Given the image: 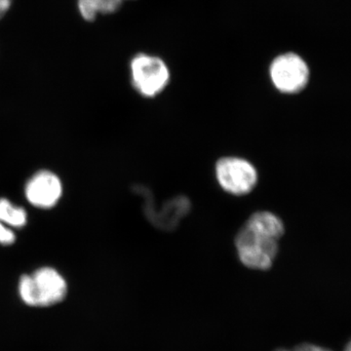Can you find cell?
<instances>
[{
  "instance_id": "obj_1",
  "label": "cell",
  "mask_w": 351,
  "mask_h": 351,
  "mask_svg": "<svg viewBox=\"0 0 351 351\" xmlns=\"http://www.w3.org/2000/svg\"><path fill=\"white\" fill-rule=\"evenodd\" d=\"M18 291L27 306L48 307L64 301L68 284L56 269L45 267L21 277Z\"/></svg>"
},
{
  "instance_id": "obj_2",
  "label": "cell",
  "mask_w": 351,
  "mask_h": 351,
  "mask_svg": "<svg viewBox=\"0 0 351 351\" xmlns=\"http://www.w3.org/2000/svg\"><path fill=\"white\" fill-rule=\"evenodd\" d=\"M279 240L245 223L234 239L240 262L251 269H269L278 254Z\"/></svg>"
},
{
  "instance_id": "obj_3",
  "label": "cell",
  "mask_w": 351,
  "mask_h": 351,
  "mask_svg": "<svg viewBox=\"0 0 351 351\" xmlns=\"http://www.w3.org/2000/svg\"><path fill=\"white\" fill-rule=\"evenodd\" d=\"M131 82L136 91L147 98L162 93L170 80L167 64L160 58L138 54L130 63Z\"/></svg>"
},
{
  "instance_id": "obj_4",
  "label": "cell",
  "mask_w": 351,
  "mask_h": 351,
  "mask_svg": "<svg viewBox=\"0 0 351 351\" xmlns=\"http://www.w3.org/2000/svg\"><path fill=\"white\" fill-rule=\"evenodd\" d=\"M216 177L221 188L232 195H249L258 184V171L239 157H223L216 164Z\"/></svg>"
},
{
  "instance_id": "obj_5",
  "label": "cell",
  "mask_w": 351,
  "mask_h": 351,
  "mask_svg": "<svg viewBox=\"0 0 351 351\" xmlns=\"http://www.w3.org/2000/svg\"><path fill=\"white\" fill-rule=\"evenodd\" d=\"M270 80L274 87L283 94H297L309 82V69L302 57L286 53L274 59L269 68Z\"/></svg>"
},
{
  "instance_id": "obj_6",
  "label": "cell",
  "mask_w": 351,
  "mask_h": 351,
  "mask_svg": "<svg viewBox=\"0 0 351 351\" xmlns=\"http://www.w3.org/2000/svg\"><path fill=\"white\" fill-rule=\"evenodd\" d=\"M63 193L59 178L50 171H40L25 186V196L34 206L49 209L57 204Z\"/></svg>"
},
{
  "instance_id": "obj_7",
  "label": "cell",
  "mask_w": 351,
  "mask_h": 351,
  "mask_svg": "<svg viewBox=\"0 0 351 351\" xmlns=\"http://www.w3.org/2000/svg\"><path fill=\"white\" fill-rule=\"evenodd\" d=\"M121 0H78L80 16L87 22H94L100 15H110L121 8Z\"/></svg>"
},
{
  "instance_id": "obj_8",
  "label": "cell",
  "mask_w": 351,
  "mask_h": 351,
  "mask_svg": "<svg viewBox=\"0 0 351 351\" xmlns=\"http://www.w3.org/2000/svg\"><path fill=\"white\" fill-rule=\"evenodd\" d=\"M0 221L4 225L22 228L27 223V213L23 208L14 206L10 201L0 199Z\"/></svg>"
},
{
  "instance_id": "obj_9",
  "label": "cell",
  "mask_w": 351,
  "mask_h": 351,
  "mask_svg": "<svg viewBox=\"0 0 351 351\" xmlns=\"http://www.w3.org/2000/svg\"><path fill=\"white\" fill-rule=\"evenodd\" d=\"M16 237L12 230L6 228V225L0 221V244L8 245L13 244L15 242Z\"/></svg>"
},
{
  "instance_id": "obj_10",
  "label": "cell",
  "mask_w": 351,
  "mask_h": 351,
  "mask_svg": "<svg viewBox=\"0 0 351 351\" xmlns=\"http://www.w3.org/2000/svg\"><path fill=\"white\" fill-rule=\"evenodd\" d=\"M292 351H332L327 350V348H322L315 345H311V343H302V345L298 346Z\"/></svg>"
},
{
  "instance_id": "obj_11",
  "label": "cell",
  "mask_w": 351,
  "mask_h": 351,
  "mask_svg": "<svg viewBox=\"0 0 351 351\" xmlns=\"http://www.w3.org/2000/svg\"><path fill=\"white\" fill-rule=\"evenodd\" d=\"M13 0H0V19L4 17L12 5Z\"/></svg>"
},
{
  "instance_id": "obj_12",
  "label": "cell",
  "mask_w": 351,
  "mask_h": 351,
  "mask_svg": "<svg viewBox=\"0 0 351 351\" xmlns=\"http://www.w3.org/2000/svg\"><path fill=\"white\" fill-rule=\"evenodd\" d=\"M345 351H350V345H348V346H346V350Z\"/></svg>"
},
{
  "instance_id": "obj_13",
  "label": "cell",
  "mask_w": 351,
  "mask_h": 351,
  "mask_svg": "<svg viewBox=\"0 0 351 351\" xmlns=\"http://www.w3.org/2000/svg\"><path fill=\"white\" fill-rule=\"evenodd\" d=\"M276 351H292V350H276Z\"/></svg>"
},
{
  "instance_id": "obj_14",
  "label": "cell",
  "mask_w": 351,
  "mask_h": 351,
  "mask_svg": "<svg viewBox=\"0 0 351 351\" xmlns=\"http://www.w3.org/2000/svg\"><path fill=\"white\" fill-rule=\"evenodd\" d=\"M121 1H122V2H124V1H125V0H121Z\"/></svg>"
}]
</instances>
